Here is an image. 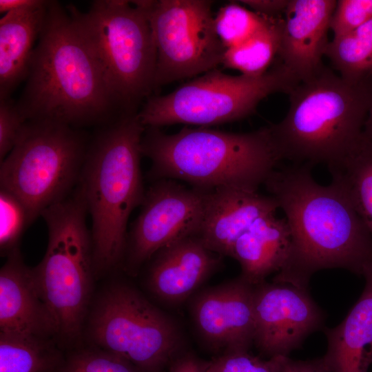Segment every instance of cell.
Returning a JSON list of instances; mask_svg holds the SVG:
<instances>
[{"instance_id":"6da1fadb","label":"cell","mask_w":372,"mask_h":372,"mask_svg":"<svg viewBox=\"0 0 372 372\" xmlns=\"http://www.w3.org/2000/svg\"><path fill=\"white\" fill-rule=\"evenodd\" d=\"M313 166L276 169L265 183L290 231L287 260L273 282L308 289L312 276L344 269L363 276L372 266V236L343 188L318 183Z\"/></svg>"},{"instance_id":"7a4b0ae2","label":"cell","mask_w":372,"mask_h":372,"mask_svg":"<svg viewBox=\"0 0 372 372\" xmlns=\"http://www.w3.org/2000/svg\"><path fill=\"white\" fill-rule=\"evenodd\" d=\"M26 84L17 102L28 121L103 125L121 110L66 8L48 1Z\"/></svg>"},{"instance_id":"3957f363","label":"cell","mask_w":372,"mask_h":372,"mask_svg":"<svg viewBox=\"0 0 372 372\" xmlns=\"http://www.w3.org/2000/svg\"><path fill=\"white\" fill-rule=\"evenodd\" d=\"M136 112L101 126L90 142L77 187L92 218L95 277L123 265L127 223L145 197L141 143L145 130Z\"/></svg>"},{"instance_id":"277c9868","label":"cell","mask_w":372,"mask_h":372,"mask_svg":"<svg viewBox=\"0 0 372 372\" xmlns=\"http://www.w3.org/2000/svg\"><path fill=\"white\" fill-rule=\"evenodd\" d=\"M141 151L152 161L150 179L182 180L204 190L257 191L281 161L270 127L248 133L184 127L174 134L146 127Z\"/></svg>"},{"instance_id":"5b68a950","label":"cell","mask_w":372,"mask_h":372,"mask_svg":"<svg viewBox=\"0 0 372 372\" xmlns=\"http://www.w3.org/2000/svg\"><path fill=\"white\" fill-rule=\"evenodd\" d=\"M285 117L270 126L281 160L327 166L339 160L363 132L371 77L351 82L323 68L289 93Z\"/></svg>"},{"instance_id":"8992f818","label":"cell","mask_w":372,"mask_h":372,"mask_svg":"<svg viewBox=\"0 0 372 372\" xmlns=\"http://www.w3.org/2000/svg\"><path fill=\"white\" fill-rule=\"evenodd\" d=\"M67 10L95 56L122 113L154 89L156 48L143 0H96Z\"/></svg>"},{"instance_id":"52a82bcc","label":"cell","mask_w":372,"mask_h":372,"mask_svg":"<svg viewBox=\"0 0 372 372\" xmlns=\"http://www.w3.org/2000/svg\"><path fill=\"white\" fill-rule=\"evenodd\" d=\"M87 209L76 186L71 194L41 214L48 227L45 254L32 268L40 295L58 328V335L72 341L82 330L95 277Z\"/></svg>"},{"instance_id":"ba28073f","label":"cell","mask_w":372,"mask_h":372,"mask_svg":"<svg viewBox=\"0 0 372 372\" xmlns=\"http://www.w3.org/2000/svg\"><path fill=\"white\" fill-rule=\"evenodd\" d=\"M78 128L49 121H28L1 162L0 185L23 204L32 224L50 206L71 194L89 145Z\"/></svg>"},{"instance_id":"9c48e42d","label":"cell","mask_w":372,"mask_h":372,"mask_svg":"<svg viewBox=\"0 0 372 372\" xmlns=\"http://www.w3.org/2000/svg\"><path fill=\"white\" fill-rule=\"evenodd\" d=\"M300 82L281 63L258 76L216 69L172 92L149 98L138 116L145 127L183 123L207 127L243 118L266 96L289 93Z\"/></svg>"},{"instance_id":"30bf717a","label":"cell","mask_w":372,"mask_h":372,"mask_svg":"<svg viewBox=\"0 0 372 372\" xmlns=\"http://www.w3.org/2000/svg\"><path fill=\"white\" fill-rule=\"evenodd\" d=\"M91 341L127 361L141 372H158L176 354L180 335L174 322L134 287L109 286L89 318Z\"/></svg>"},{"instance_id":"8fae6325","label":"cell","mask_w":372,"mask_h":372,"mask_svg":"<svg viewBox=\"0 0 372 372\" xmlns=\"http://www.w3.org/2000/svg\"><path fill=\"white\" fill-rule=\"evenodd\" d=\"M143 2L156 48L154 89L222 64L225 48L215 31L212 1Z\"/></svg>"},{"instance_id":"7c38bea8","label":"cell","mask_w":372,"mask_h":372,"mask_svg":"<svg viewBox=\"0 0 372 372\" xmlns=\"http://www.w3.org/2000/svg\"><path fill=\"white\" fill-rule=\"evenodd\" d=\"M207 191L174 180H157L145 192L141 209L127 233L123 265L131 274L165 247L197 235Z\"/></svg>"},{"instance_id":"4fadbf2b","label":"cell","mask_w":372,"mask_h":372,"mask_svg":"<svg viewBox=\"0 0 372 372\" xmlns=\"http://www.w3.org/2000/svg\"><path fill=\"white\" fill-rule=\"evenodd\" d=\"M254 343L269 358L289 356L326 320L308 289L287 284L263 282L254 286Z\"/></svg>"},{"instance_id":"5bb4252c","label":"cell","mask_w":372,"mask_h":372,"mask_svg":"<svg viewBox=\"0 0 372 372\" xmlns=\"http://www.w3.org/2000/svg\"><path fill=\"white\" fill-rule=\"evenodd\" d=\"M254 286L241 276L199 293L192 313L197 329L213 349L223 353L248 351L254 343Z\"/></svg>"},{"instance_id":"9a60e30c","label":"cell","mask_w":372,"mask_h":372,"mask_svg":"<svg viewBox=\"0 0 372 372\" xmlns=\"http://www.w3.org/2000/svg\"><path fill=\"white\" fill-rule=\"evenodd\" d=\"M335 0H289L282 20L278 55L299 81L322 68Z\"/></svg>"},{"instance_id":"2e32d148","label":"cell","mask_w":372,"mask_h":372,"mask_svg":"<svg viewBox=\"0 0 372 372\" xmlns=\"http://www.w3.org/2000/svg\"><path fill=\"white\" fill-rule=\"evenodd\" d=\"M278 209L272 196L256 190L236 187L209 189L196 236L209 250L230 256L236 240L257 219Z\"/></svg>"},{"instance_id":"e0dca14e","label":"cell","mask_w":372,"mask_h":372,"mask_svg":"<svg viewBox=\"0 0 372 372\" xmlns=\"http://www.w3.org/2000/svg\"><path fill=\"white\" fill-rule=\"evenodd\" d=\"M0 333L43 338L58 335L56 320L19 248L8 255L0 270Z\"/></svg>"},{"instance_id":"ac0fdd59","label":"cell","mask_w":372,"mask_h":372,"mask_svg":"<svg viewBox=\"0 0 372 372\" xmlns=\"http://www.w3.org/2000/svg\"><path fill=\"white\" fill-rule=\"evenodd\" d=\"M149 261V290L161 300L173 304L189 296L221 262L220 255L207 248L196 236L165 247Z\"/></svg>"},{"instance_id":"d6986e66","label":"cell","mask_w":372,"mask_h":372,"mask_svg":"<svg viewBox=\"0 0 372 372\" xmlns=\"http://www.w3.org/2000/svg\"><path fill=\"white\" fill-rule=\"evenodd\" d=\"M365 285L344 320L325 328L324 355L332 372H368L372 364V266L364 273Z\"/></svg>"},{"instance_id":"ffe728a7","label":"cell","mask_w":372,"mask_h":372,"mask_svg":"<svg viewBox=\"0 0 372 372\" xmlns=\"http://www.w3.org/2000/svg\"><path fill=\"white\" fill-rule=\"evenodd\" d=\"M48 1L14 10L0 19V99L26 79L45 17Z\"/></svg>"},{"instance_id":"44dd1931","label":"cell","mask_w":372,"mask_h":372,"mask_svg":"<svg viewBox=\"0 0 372 372\" xmlns=\"http://www.w3.org/2000/svg\"><path fill=\"white\" fill-rule=\"evenodd\" d=\"M290 231L276 213L257 219L235 242L230 257L241 267V277L254 286L279 271L288 256Z\"/></svg>"},{"instance_id":"7402d4cb","label":"cell","mask_w":372,"mask_h":372,"mask_svg":"<svg viewBox=\"0 0 372 372\" xmlns=\"http://www.w3.org/2000/svg\"><path fill=\"white\" fill-rule=\"evenodd\" d=\"M372 236V140L362 133L345 154L327 166Z\"/></svg>"},{"instance_id":"603a6c76","label":"cell","mask_w":372,"mask_h":372,"mask_svg":"<svg viewBox=\"0 0 372 372\" xmlns=\"http://www.w3.org/2000/svg\"><path fill=\"white\" fill-rule=\"evenodd\" d=\"M63 363L50 338L0 333V372H58Z\"/></svg>"},{"instance_id":"cb8c5ba5","label":"cell","mask_w":372,"mask_h":372,"mask_svg":"<svg viewBox=\"0 0 372 372\" xmlns=\"http://www.w3.org/2000/svg\"><path fill=\"white\" fill-rule=\"evenodd\" d=\"M325 55L344 79L358 82L372 76V20L333 37Z\"/></svg>"},{"instance_id":"d4e9b609","label":"cell","mask_w":372,"mask_h":372,"mask_svg":"<svg viewBox=\"0 0 372 372\" xmlns=\"http://www.w3.org/2000/svg\"><path fill=\"white\" fill-rule=\"evenodd\" d=\"M282 19L271 18L268 24L242 43L225 50L222 64L241 74L258 76L278 55Z\"/></svg>"},{"instance_id":"484cf974","label":"cell","mask_w":372,"mask_h":372,"mask_svg":"<svg viewBox=\"0 0 372 372\" xmlns=\"http://www.w3.org/2000/svg\"><path fill=\"white\" fill-rule=\"evenodd\" d=\"M271 18L261 16L237 2L220 8L214 17L216 33L225 49L236 46L266 26Z\"/></svg>"},{"instance_id":"4316f807","label":"cell","mask_w":372,"mask_h":372,"mask_svg":"<svg viewBox=\"0 0 372 372\" xmlns=\"http://www.w3.org/2000/svg\"><path fill=\"white\" fill-rule=\"evenodd\" d=\"M30 225L28 211L10 192L0 189V248L8 256L19 248L21 237Z\"/></svg>"},{"instance_id":"83f0119b","label":"cell","mask_w":372,"mask_h":372,"mask_svg":"<svg viewBox=\"0 0 372 372\" xmlns=\"http://www.w3.org/2000/svg\"><path fill=\"white\" fill-rule=\"evenodd\" d=\"M58 372H141L134 365L100 349L76 352L63 363Z\"/></svg>"},{"instance_id":"f1b7e54d","label":"cell","mask_w":372,"mask_h":372,"mask_svg":"<svg viewBox=\"0 0 372 372\" xmlns=\"http://www.w3.org/2000/svg\"><path fill=\"white\" fill-rule=\"evenodd\" d=\"M285 358L262 360L248 351L227 352L207 362L206 372H280Z\"/></svg>"},{"instance_id":"f546056e","label":"cell","mask_w":372,"mask_h":372,"mask_svg":"<svg viewBox=\"0 0 372 372\" xmlns=\"http://www.w3.org/2000/svg\"><path fill=\"white\" fill-rule=\"evenodd\" d=\"M372 20V0H338L330 29L333 37L349 33Z\"/></svg>"},{"instance_id":"4dcf8cb0","label":"cell","mask_w":372,"mask_h":372,"mask_svg":"<svg viewBox=\"0 0 372 372\" xmlns=\"http://www.w3.org/2000/svg\"><path fill=\"white\" fill-rule=\"evenodd\" d=\"M17 103L10 98L0 99V159L11 152L28 122Z\"/></svg>"},{"instance_id":"1f68e13d","label":"cell","mask_w":372,"mask_h":372,"mask_svg":"<svg viewBox=\"0 0 372 372\" xmlns=\"http://www.w3.org/2000/svg\"><path fill=\"white\" fill-rule=\"evenodd\" d=\"M280 372H332L323 357L307 360H295L284 358Z\"/></svg>"},{"instance_id":"d6a6232c","label":"cell","mask_w":372,"mask_h":372,"mask_svg":"<svg viewBox=\"0 0 372 372\" xmlns=\"http://www.w3.org/2000/svg\"><path fill=\"white\" fill-rule=\"evenodd\" d=\"M238 2L261 16L279 18L280 14H285L289 0H243Z\"/></svg>"},{"instance_id":"836d02e7","label":"cell","mask_w":372,"mask_h":372,"mask_svg":"<svg viewBox=\"0 0 372 372\" xmlns=\"http://www.w3.org/2000/svg\"><path fill=\"white\" fill-rule=\"evenodd\" d=\"M207 362H203L192 354L177 358L172 364L169 372H206Z\"/></svg>"},{"instance_id":"e575fe53","label":"cell","mask_w":372,"mask_h":372,"mask_svg":"<svg viewBox=\"0 0 372 372\" xmlns=\"http://www.w3.org/2000/svg\"><path fill=\"white\" fill-rule=\"evenodd\" d=\"M39 0H0L1 13L28 7L38 2Z\"/></svg>"},{"instance_id":"d590c367","label":"cell","mask_w":372,"mask_h":372,"mask_svg":"<svg viewBox=\"0 0 372 372\" xmlns=\"http://www.w3.org/2000/svg\"><path fill=\"white\" fill-rule=\"evenodd\" d=\"M363 132L366 136H368L372 140V77L371 99L367 115L364 125Z\"/></svg>"}]
</instances>
